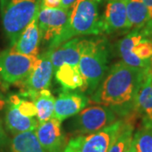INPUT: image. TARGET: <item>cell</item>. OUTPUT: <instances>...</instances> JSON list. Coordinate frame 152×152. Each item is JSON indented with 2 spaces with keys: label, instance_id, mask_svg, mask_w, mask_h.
Instances as JSON below:
<instances>
[{
  "label": "cell",
  "instance_id": "603a6c76",
  "mask_svg": "<svg viewBox=\"0 0 152 152\" xmlns=\"http://www.w3.org/2000/svg\"><path fill=\"white\" fill-rule=\"evenodd\" d=\"M8 100L15 102L16 104L17 107L19 111L23 115L30 117V118H36L37 117V107L33 101H31L27 98H21L18 95H12L10 96Z\"/></svg>",
  "mask_w": 152,
  "mask_h": 152
},
{
  "label": "cell",
  "instance_id": "4dcf8cb0",
  "mask_svg": "<svg viewBox=\"0 0 152 152\" xmlns=\"http://www.w3.org/2000/svg\"><path fill=\"white\" fill-rule=\"evenodd\" d=\"M126 152H134V148L132 146V145H131V146L129 147V149Z\"/></svg>",
  "mask_w": 152,
  "mask_h": 152
},
{
  "label": "cell",
  "instance_id": "d6986e66",
  "mask_svg": "<svg viewBox=\"0 0 152 152\" xmlns=\"http://www.w3.org/2000/svg\"><path fill=\"white\" fill-rule=\"evenodd\" d=\"M127 15L130 29H139L149 22V12L143 0H127Z\"/></svg>",
  "mask_w": 152,
  "mask_h": 152
},
{
  "label": "cell",
  "instance_id": "ba28073f",
  "mask_svg": "<svg viewBox=\"0 0 152 152\" xmlns=\"http://www.w3.org/2000/svg\"><path fill=\"white\" fill-rule=\"evenodd\" d=\"M51 53L52 51L49 48L47 52L40 55L37 64L30 75L20 82L24 84L21 91L22 97L34 101L41 91L48 89L53 75L54 74Z\"/></svg>",
  "mask_w": 152,
  "mask_h": 152
},
{
  "label": "cell",
  "instance_id": "9c48e42d",
  "mask_svg": "<svg viewBox=\"0 0 152 152\" xmlns=\"http://www.w3.org/2000/svg\"><path fill=\"white\" fill-rule=\"evenodd\" d=\"M69 9L44 8L40 6L37 24L41 37L44 42H52L58 37L65 27L69 20Z\"/></svg>",
  "mask_w": 152,
  "mask_h": 152
},
{
  "label": "cell",
  "instance_id": "5bb4252c",
  "mask_svg": "<svg viewBox=\"0 0 152 152\" xmlns=\"http://www.w3.org/2000/svg\"><path fill=\"white\" fill-rule=\"evenodd\" d=\"M83 38L75 37L51 49V59L54 72L63 64L78 66L81 54Z\"/></svg>",
  "mask_w": 152,
  "mask_h": 152
},
{
  "label": "cell",
  "instance_id": "30bf717a",
  "mask_svg": "<svg viewBox=\"0 0 152 152\" xmlns=\"http://www.w3.org/2000/svg\"><path fill=\"white\" fill-rule=\"evenodd\" d=\"M61 123L58 118H52L40 123L35 130L41 145L47 152H64L67 146Z\"/></svg>",
  "mask_w": 152,
  "mask_h": 152
},
{
  "label": "cell",
  "instance_id": "f1b7e54d",
  "mask_svg": "<svg viewBox=\"0 0 152 152\" xmlns=\"http://www.w3.org/2000/svg\"><path fill=\"white\" fill-rule=\"evenodd\" d=\"M6 105H7V100L4 97V96L0 92V112L5 107Z\"/></svg>",
  "mask_w": 152,
  "mask_h": 152
},
{
  "label": "cell",
  "instance_id": "9a60e30c",
  "mask_svg": "<svg viewBox=\"0 0 152 152\" xmlns=\"http://www.w3.org/2000/svg\"><path fill=\"white\" fill-rule=\"evenodd\" d=\"M5 112V125L8 130L15 135L27 131H35L39 122L36 118L26 117L19 111L16 104L7 99Z\"/></svg>",
  "mask_w": 152,
  "mask_h": 152
},
{
  "label": "cell",
  "instance_id": "8992f818",
  "mask_svg": "<svg viewBox=\"0 0 152 152\" xmlns=\"http://www.w3.org/2000/svg\"><path fill=\"white\" fill-rule=\"evenodd\" d=\"M117 121V113L102 105L90 106L76 114L72 127L75 133L91 134L107 127Z\"/></svg>",
  "mask_w": 152,
  "mask_h": 152
},
{
  "label": "cell",
  "instance_id": "f546056e",
  "mask_svg": "<svg viewBox=\"0 0 152 152\" xmlns=\"http://www.w3.org/2000/svg\"><path fill=\"white\" fill-rule=\"evenodd\" d=\"M64 152H75V151H74L70 146H69V145H67V146L65 147V149H64Z\"/></svg>",
  "mask_w": 152,
  "mask_h": 152
},
{
  "label": "cell",
  "instance_id": "3957f363",
  "mask_svg": "<svg viewBox=\"0 0 152 152\" xmlns=\"http://www.w3.org/2000/svg\"><path fill=\"white\" fill-rule=\"evenodd\" d=\"M107 42L103 38L83 39L79 69L84 80L82 91L92 95L102 81L109 68Z\"/></svg>",
  "mask_w": 152,
  "mask_h": 152
},
{
  "label": "cell",
  "instance_id": "52a82bcc",
  "mask_svg": "<svg viewBox=\"0 0 152 152\" xmlns=\"http://www.w3.org/2000/svg\"><path fill=\"white\" fill-rule=\"evenodd\" d=\"M124 121V119L117 120L96 133L73 138L68 143V145L75 152H107L119 134Z\"/></svg>",
  "mask_w": 152,
  "mask_h": 152
},
{
  "label": "cell",
  "instance_id": "44dd1931",
  "mask_svg": "<svg viewBox=\"0 0 152 152\" xmlns=\"http://www.w3.org/2000/svg\"><path fill=\"white\" fill-rule=\"evenodd\" d=\"M55 97L48 89L39 93L34 99V103L37 107V119L39 124L48 121L53 118L55 107Z\"/></svg>",
  "mask_w": 152,
  "mask_h": 152
},
{
  "label": "cell",
  "instance_id": "83f0119b",
  "mask_svg": "<svg viewBox=\"0 0 152 152\" xmlns=\"http://www.w3.org/2000/svg\"><path fill=\"white\" fill-rule=\"evenodd\" d=\"M76 0H61V7L64 9H69L75 4Z\"/></svg>",
  "mask_w": 152,
  "mask_h": 152
},
{
  "label": "cell",
  "instance_id": "5b68a950",
  "mask_svg": "<svg viewBox=\"0 0 152 152\" xmlns=\"http://www.w3.org/2000/svg\"><path fill=\"white\" fill-rule=\"evenodd\" d=\"M39 56H27L13 49L0 52V81L5 85L23 81L37 64Z\"/></svg>",
  "mask_w": 152,
  "mask_h": 152
},
{
  "label": "cell",
  "instance_id": "4fadbf2b",
  "mask_svg": "<svg viewBox=\"0 0 152 152\" xmlns=\"http://www.w3.org/2000/svg\"><path fill=\"white\" fill-rule=\"evenodd\" d=\"M134 112L143 125L152 126V67L145 69L135 99Z\"/></svg>",
  "mask_w": 152,
  "mask_h": 152
},
{
  "label": "cell",
  "instance_id": "4316f807",
  "mask_svg": "<svg viewBox=\"0 0 152 152\" xmlns=\"http://www.w3.org/2000/svg\"><path fill=\"white\" fill-rule=\"evenodd\" d=\"M149 12V22L152 23V0H143Z\"/></svg>",
  "mask_w": 152,
  "mask_h": 152
},
{
  "label": "cell",
  "instance_id": "484cf974",
  "mask_svg": "<svg viewBox=\"0 0 152 152\" xmlns=\"http://www.w3.org/2000/svg\"><path fill=\"white\" fill-rule=\"evenodd\" d=\"M7 140H8V137H7L5 131L3 128V123L0 120V148L5 145Z\"/></svg>",
  "mask_w": 152,
  "mask_h": 152
},
{
  "label": "cell",
  "instance_id": "1f68e13d",
  "mask_svg": "<svg viewBox=\"0 0 152 152\" xmlns=\"http://www.w3.org/2000/svg\"><path fill=\"white\" fill-rule=\"evenodd\" d=\"M151 64H152V58H151Z\"/></svg>",
  "mask_w": 152,
  "mask_h": 152
},
{
  "label": "cell",
  "instance_id": "e0dca14e",
  "mask_svg": "<svg viewBox=\"0 0 152 152\" xmlns=\"http://www.w3.org/2000/svg\"><path fill=\"white\" fill-rule=\"evenodd\" d=\"M54 75L64 90L74 91L84 86V80L78 66L63 64L55 71Z\"/></svg>",
  "mask_w": 152,
  "mask_h": 152
},
{
  "label": "cell",
  "instance_id": "7402d4cb",
  "mask_svg": "<svg viewBox=\"0 0 152 152\" xmlns=\"http://www.w3.org/2000/svg\"><path fill=\"white\" fill-rule=\"evenodd\" d=\"M132 146L134 152H152V126L142 124L134 134Z\"/></svg>",
  "mask_w": 152,
  "mask_h": 152
},
{
  "label": "cell",
  "instance_id": "cb8c5ba5",
  "mask_svg": "<svg viewBox=\"0 0 152 152\" xmlns=\"http://www.w3.org/2000/svg\"><path fill=\"white\" fill-rule=\"evenodd\" d=\"M133 53L142 60L151 61L152 58V41L150 38H144L136 44Z\"/></svg>",
  "mask_w": 152,
  "mask_h": 152
},
{
  "label": "cell",
  "instance_id": "7c38bea8",
  "mask_svg": "<svg viewBox=\"0 0 152 152\" xmlns=\"http://www.w3.org/2000/svg\"><path fill=\"white\" fill-rule=\"evenodd\" d=\"M89 103V99L83 93L64 90L55 100L53 118L61 122L78 114Z\"/></svg>",
  "mask_w": 152,
  "mask_h": 152
},
{
  "label": "cell",
  "instance_id": "277c9868",
  "mask_svg": "<svg viewBox=\"0 0 152 152\" xmlns=\"http://www.w3.org/2000/svg\"><path fill=\"white\" fill-rule=\"evenodd\" d=\"M40 6L41 0H0L2 25L11 47L37 16Z\"/></svg>",
  "mask_w": 152,
  "mask_h": 152
},
{
  "label": "cell",
  "instance_id": "8fae6325",
  "mask_svg": "<svg viewBox=\"0 0 152 152\" xmlns=\"http://www.w3.org/2000/svg\"><path fill=\"white\" fill-rule=\"evenodd\" d=\"M103 32L130 30L127 15V0H108L102 16Z\"/></svg>",
  "mask_w": 152,
  "mask_h": 152
},
{
  "label": "cell",
  "instance_id": "ac0fdd59",
  "mask_svg": "<svg viewBox=\"0 0 152 152\" xmlns=\"http://www.w3.org/2000/svg\"><path fill=\"white\" fill-rule=\"evenodd\" d=\"M10 152H47L41 145L35 131H27L14 135Z\"/></svg>",
  "mask_w": 152,
  "mask_h": 152
},
{
  "label": "cell",
  "instance_id": "6da1fadb",
  "mask_svg": "<svg viewBox=\"0 0 152 152\" xmlns=\"http://www.w3.org/2000/svg\"><path fill=\"white\" fill-rule=\"evenodd\" d=\"M145 69L131 67L123 61L116 63L91 95V102L107 107L124 118L134 115L136 96Z\"/></svg>",
  "mask_w": 152,
  "mask_h": 152
},
{
  "label": "cell",
  "instance_id": "ffe728a7",
  "mask_svg": "<svg viewBox=\"0 0 152 152\" xmlns=\"http://www.w3.org/2000/svg\"><path fill=\"white\" fill-rule=\"evenodd\" d=\"M124 124L119 134L107 152H126L132 145L134 137V115L124 118Z\"/></svg>",
  "mask_w": 152,
  "mask_h": 152
},
{
  "label": "cell",
  "instance_id": "2e32d148",
  "mask_svg": "<svg viewBox=\"0 0 152 152\" xmlns=\"http://www.w3.org/2000/svg\"><path fill=\"white\" fill-rule=\"evenodd\" d=\"M41 34L37 24V16L22 31L11 49L19 53L27 56H38L41 42Z\"/></svg>",
  "mask_w": 152,
  "mask_h": 152
},
{
  "label": "cell",
  "instance_id": "d4e9b609",
  "mask_svg": "<svg viewBox=\"0 0 152 152\" xmlns=\"http://www.w3.org/2000/svg\"><path fill=\"white\" fill-rule=\"evenodd\" d=\"M41 7L44 8H58L61 7V0H41Z\"/></svg>",
  "mask_w": 152,
  "mask_h": 152
},
{
  "label": "cell",
  "instance_id": "7a4b0ae2",
  "mask_svg": "<svg viewBox=\"0 0 152 152\" xmlns=\"http://www.w3.org/2000/svg\"><path fill=\"white\" fill-rule=\"evenodd\" d=\"M101 0H76L69 8V20L58 37L50 42L53 49L72 38L100 35L103 32L102 17L100 15Z\"/></svg>",
  "mask_w": 152,
  "mask_h": 152
}]
</instances>
